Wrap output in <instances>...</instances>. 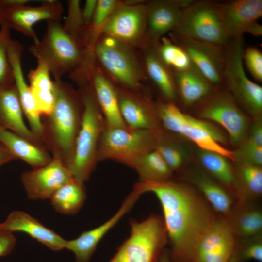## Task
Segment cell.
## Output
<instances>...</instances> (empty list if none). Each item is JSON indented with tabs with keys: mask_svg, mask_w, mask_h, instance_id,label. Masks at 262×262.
Listing matches in <instances>:
<instances>
[{
	"mask_svg": "<svg viewBox=\"0 0 262 262\" xmlns=\"http://www.w3.org/2000/svg\"><path fill=\"white\" fill-rule=\"evenodd\" d=\"M134 187L159 200L173 262H196L198 243L217 218L205 198L190 185L170 180L139 181Z\"/></svg>",
	"mask_w": 262,
	"mask_h": 262,
	"instance_id": "6da1fadb",
	"label": "cell"
},
{
	"mask_svg": "<svg viewBox=\"0 0 262 262\" xmlns=\"http://www.w3.org/2000/svg\"><path fill=\"white\" fill-rule=\"evenodd\" d=\"M55 101L50 114L41 117L42 141L52 157L67 167L74 152L76 138L83 113V104L78 90L62 79H53Z\"/></svg>",
	"mask_w": 262,
	"mask_h": 262,
	"instance_id": "7a4b0ae2",
	"label": "cell"
},
{
	"mask_svg": "<svg viewBox=\"0 0 262 262\" xmlns=\"http://www.w3.org/2000/svg\"><path fill=\"white\" fill-rule=\"evenodd\" d=\"M78 87L83 113L73 157L67 167L72 176L84 184L98 162V147L105 123L90 85L86 82Z\"/></svg>",
	"mask_w": 262,
	"mask_h": 262,
	"instance_id": "3957f363",
	"label": "cell"
},
{
	"mask_svg": "<svg viewBox=\"0 0 262 262\" xmlns=\"http://www.w3.org/2000/svg\"><path fill=\"white\" fill-rule=\"evenodd\" d=\"M92 51L97 64L116 85L135 91L144 89L147 80L137 49L101 34Z\"/></svg>",
	"mask_w": 262,
	"mask_h": 262,
	"instance_id": "277c9868",
	"label": "cell"
},
{
	"mask_svg": "<svg viewBox=\"0 0 262 262\" xmlns=\"http://www.w3.org/2000/svg\"><path fill=\"white\" fill-rule=\"evenodd\" d=\"M46 22L43 37L32 44L28 50L37 62L48 67L53 79H60L81 65L87 49L68 33L61 21Z\"/></svg>",
	"mask_w": 262,
	"mask_h": 262,
	"instance_id": "5b68a950",
	"label": "cell"
},
{
	"mask_svg": "<svg viewBox=\"0 0 262 262\" xmlns=\"http://www.w3.org/2000/svg\"><path fill=\"white\" fill-rule=\"evenodd\" d=\"M159 119L168 131L195 143L201 149L215 151L233 161L232 152L221 146L227 139L213 124L183 113L178 105L158 99L155 101Z\"/></svg>",
	"mask_w": 262,
	"mask_h": 262,
	"instance_id": "8992f818",
	"label": "cell"
},
{
	"mask_svg": "<svg viewBox=\"0 0 262 262\" xmlns=\"http://www.w3.org/2000/svg\"><path fill=\"white\" fill-rule=\"evenodd\" d=\"M243 36L230 38L224 46L223 82L239 107L253 118L262 117V87L248 78L244 68Z\"/></svg>",
	"mask_w": 262,
	"mask_h": 262,
	"instance_id": "52a82bcc",
	"label": "cell"
},
{
	"mask_svg": "<svg viewBox=\"0 0 262 262\" xmlns=\"http://www.w3.org/2000/svg\"><path fill=\"white\" fill-rule=\"evenodd\" d=\"M130 235L108 262H156L168 241L162 218L131 220Z\"/></svg>",
	"mask_w": 262,
	"mask_h": 262,
	"instance_id": "ba28073f",
	"label": "cell"
},
{
	"mask_svg": "<svg viewBox=\"0 0 262 262\" xmlns=\"http://www.w3.org/2000/svg\"><path fill=\"white\" fill-rule=\"evenodd\" d=\"M170 33L221 46L230 39L223 20L220 1L211 0H193L183 9Z\"/></svg>",
	"mask_w": 262,
	"mask_h": 262,
	"instance_id": "9c48e42d",
	"label": "cell"
},
{
	"mask_svg": "<svg viewBox=\"0 0 262 262\" xmlns=\"http://www.w3.org/2000/svg\"><path fill=\"white\" fill-rule=\"evenodd\" d=\"M160 130L105 127L98 142L97 161L113 160L130 166L136 158L155 149Z\"/></svg>",
	"mask_w": 262,
	"mask_h": 262,
	"instance_id": "30bf717a",
	"label": "cell"
},
{
	"mask_svg": "<svg viewBox=\"0 0 262 262\" xmlns=\"http://www.w3.org/2000/svg\"><path fill=\"white\" fill-rule=\"evenodd\" d=\"M192 107L200 118L223 127L234 145L238 147L246 139L249 128L248 117L225 88L215 89Z\"/></svg>",
	"mask_w": 262,
	"mask_h": 262,
	"instance_id": "8fae6325",
	"label": "cell"
},
{
	"mask_svg": "<svg viewBox=\"0 0 262 262\" xmlns=\"http://www.w3.org/2000/svg\"><path fill=\"white\" fill-rule=\"evenodd\" d=\"M146 1L135 4L120 0L102 25L101 34L111 36L137 49L144 47L147 44Z\"/></svg>",
	"mask_w": 262,
	"mask_h": 262,
	"instance_id": "7c38bea8",
	"label": "cell"
},
{
	"mask_svg": "<svg viewBox=\"0 0 262 262\" xmlns=\"http://www.w3.org/2000/svg\"><path fill=\"white\" fill-rule=\"evenodd\" d=\"M169 39L186 53L193 65L214 89L225 88L224 46L196 40L174 33Z\"/></svg>",
	"mask_w": 262,
	"mask_h": 262,
	"instance_id": "4fadbf2b",
	"label": "cell"
},
{
	"mask_svg": "<svg viewBox=\"0 0 262 262\" xmlns=\"http://www.w3.org/2000/svg\"><path fill=\"white\" fill-rule=\"evenodd\" d=\"M115 86L120 113L128 127L153 131L160 130V121L155 101L145 88L135 91Z\"/></svg>",
	"mask_w": 262,
	"mask_h": 262,
	"instance_id": "5bb4252c",
	"label": "cell"
},
{
	"mask_svg": "<svg viewBox=\"0 0 262 262\" xmlns=\"http://www.w3.org/2000/svg\"><path fill=\"white\" fill-rule=\"evenodd\" d=\"M68 167L59 159L53 158L47 164L24 172L21 183L29 199H50L62 186L71 180Z\"/></svg>",
	"mask_w": 262,
	"mask_h": 262,
	"instance_id": "9a60e30c",
	"label": "cell"
},
{
	"mask_svg": "<svg viewBox=\"0 0 262 262\" xmlns=\"http://www.w3.org/2000/svg\"><path fill=\"white\" fill-rule=\"evenodd\" d=\"M4 21L11 29L31 38L33 43L39 40L33 26L41 21H61L63 4L57 0H46L39 6L28 4L3 8Z\"/></svg>",
	"mask_w": 262,
	"mask_h": 262,
	"instance_id": "2e32d148",
	"label": "cell"
},
{
	"mask_svg": "<svg viewBox=\"0 0 262 262\" xmlns=\"http://www.w3.org/2000/svg\"><path fill=\"white\" fill-rule=\"evenodd\" d=\"M236 239L226 220L217 217L198 243L196 262H229Z\"/></svg>",
	"mask_w": 262,
	"mask_h": 262,
	"instance_id": "e0dca14e",
	"label": "cell"
},
{
	"mask_svg": "<svg viewBox=\"0 0 262 262\" xmlns=\"http://www.w3.org/2000/svg\"><path fill=\"white\" fill-rule=\"evenodd\" d=\"M141 195L134 187L120 208L108 220L94 229L83 232L74 239L66 241L65 248L74 253L76 262H89L100 241L131 209Z\"/></svg>",
	"mask_w": 262,
	"mask_h": 262,
	"instance_id": "ac0fdd59",
	"label": "cell"
},
{
	"mask_svg": "<svg viewBox=\"0 0 262 262\" xmlns=\"http://www.w3.org/2000/svg\"><path fill=\"white\" fill-rule=\"evenodd\" d=\"M192 0H147V43L156 44L165 34L174 31L177 25L182 10Z\"/></svg>",
	"mask_w": 262,
	"mask_h": 262,
	"instance_id": "d6986e66",
	"label": "cell"
},
{
	"mask_svg": "<svg viewBox=\"0 0 262 262\" xmlns=\"http://www.w3.org/2000/svg\"><path fill=\"white\" fill-rule=\"evenodd\" d=\"M24 50V46L20 42L11 39L7 47V53L13 72L14 83L30 129L42 142L43 124L41 116L35 105L29 85L25 80L22 66Z\"/></svg>",
	"mask_w": 262,
	"mask_h": 262,
	"instance_id": "ffe728a7",
	"label": "cell"
},
{
	"mask_svg": "<svg viewBox=\"0 0 262 262\" xmlns=\"http://www.w3.org/2000/svg\"><path fill=\"white\" fill-rule=\"evenodd\" d=\"M155 44L147 43L138 49L147 81L160 94L159 99L178 105L173 71L159 57Z\"/></svg>",
	"mask_w": 262,
	"mask_h": 262,
	"instance_id": "44dd1931",
	"label": "cell"
},
{
	"mask_svg": "<svg viewBox=\"0 0 262 262\" xmlns=\"http://www.w3.org/2000/svg\"><path fill=\"white\" fill-rule=\"evenodd\" d=\"M222 16L230 38L243 36L247 28L262 16V0L220 1Z\"/></svg>",
	"mask_w": 262,
	"mask_h": 262,
	"instance_id": "7402d4cb",
	"label": "cell"
},
{
	"mask_svg": "<svg viewBox=\"0 0 262 262\" xmlns=\"http://www.w3.org/2000/svg\"><path fill=\"white\" fill-rule=\"evenodd\" d=\"M18 92L14 84H0V125L36 144L44 146L26 125Z\"/></svg>",
	"mask_w": 262,
	"mask_h": 262,
	"instance_id": "603a6c76",
	"label": "cell"
},
{
	"mask_svg": "<svg viewBox=\"0 0 262 262\" xmlns=\"http://www.w3.org/2000/svg\"><path fill=\"white\" fill-rule=\"evenodd\" d=\"M0 229L13 233L15 231L26 233L54 251L65 248L66 240L22 211H15L11 213L6 219L0 223Z\"/></svg>",
	"mask_w": 262,
	"mask_h": 262,
	"instance_id": "cb8c5ba5",
	"label": "cell"
},
{
	"mask_svg": "<svg viewBox=\"0 0 262 262\" xmlns=\"http://www.w3.org/2000/svg\"><path fill=\"white\" fill-rule=\"evenodd\" d=\"M172 70L178 100L186 107H192L215 90L194 65Z\"/></svg>",
	"mask_w": 262,
	"mask_h": 262,
	"instance_id": "d4e9b609",
	"label": "cell"
},
{
	"mask_svg": "<svg viewBox=\"0 0 262 262\" xmlns=\"http://www.w3.org/2000/svg\"><path fill=\"white\" fill-rule=\"evenodd\" d=\"M0 142L15 157L27 163L32 169L43 166L52 157L46 148L0 126Z\"/></svg>",
	"mask_w": 262,
	"mask_h": 262,
	"instance_id": "484cf974",
	"label": "cell"
},
{
	"mask_svg": "<svg viewBox=\"0 0 262 262\" xmlns=\"http://www.w3.org/2000/svg\"><path fill=\"white\" fill-rule=\"evenodd\" d=\"M187 179L199 190L205 199L214 211L224 217L230 213L234 207L231 196L210 175L204 171L196 169L190 172Z\"/></svg>",
	"mask_w": 262,
	"mask_h": 262,
	"instance_id": "4316f807",
	"label": "cell"
},
{
	"mask_svg": "<svg viewBox=\"0 0 262 262\" xmlns=\"http://www.w3.org/2000/svg\"><path fill=\"white\" fill-rule=\"evenodd\" d=\"M37 62L27 77L37 110L41 116H45L50 114L54 106V85L48 67L42 63Z\"/></svg>",
	"mask_w": 262,
	"mask_h": 262,
	"instance_id": "83f0119b",
	"label": "cell"
},
{
	"mask_svg": "<svg viewBox=\"0 0 262 262\" xmlns=\"http://www.w3.org/2000/svg\"><path fill=\"white\" fill-rule=\"evenodd\" d=\"M227 221L236 237L244 239L260 235L262 230V213L255 207L239 204L226 217Z\"/></svg>",
	"mask_w": 262,
	"mask_h": 262,
	"instance_id": "f1b7e54d",
	"label": "cell"
},
{
	"mask_svg": "<svg viewBox=\"0 0 262 262\" xmlns=\"http://www.w3.org/2000/svg\"><path fill=\"white\" fill-rule=\"evenodd\" d=\"M234 169V195L239 203L259 197L262 194L261 166L236 163Z\"/></svg>",
	"mask_w": 262,
	"mask_h": 262,
	"instance_id": "f546056e",
	"label": "cell"
},
{
	"mask_svg": "<svg viewBox=\"0 0 262 262\" xmlns=\"http://www.w3.org/2000/svg\"><path fill=\"white\" fill-rule=\"evenodd\" d=\"M138 173L139 182H164L170 180L173 171L161 155L153 150L136 158L130 164Z\"/></svg>",
	"mask_w": 262,
	"mask_h": 262,
	"instance_id": "4dcf8cb0",
	"label": "cell"
},
{
	"mask_svg": "<svg viewBox=\"0 0 262 262\" xmlns=\"http://www.w3.org/2000/svg\"><path fill=\"white\" fill-rule=\"evenodd\" d=\"M85 199L84 184L74 178L59 188L50 198L56 211L67 215L76 213Z\"/></svg>",
	"mask_w": 262,
	"mask_h": 262,
	"instance_id": "1f68e13d",
	"label": "cell"
},
{
	"mask_svg": "<svg viewBox=\"0 0 262 262\" xmlns=\"http://www.w3.org/2000/svg\"><path fill=\"white\" fill-rule=\"evenodd\" d=\"M198 157L208 173L234 193V169L227 157L215 151L201 149L198 152Z\"/></svg>",
	"mask_w": 262,
	"mask_h": 262,
	"instance_id": "d6a6232c",
	"label": "cell"
},
{
	"mask_svg": "<svg viewBox=\"0 0 262 262\" xmlns=\"http://www.w3.org/2000/svg\"><path fill=\"white\" fill-rule=\"evenodd\" d=\"M155 45L159 57L172 70H183L193 65L185 51L169 38L163 37Z\"/></svg>",
	"mask_w": 262,
	"mask_h": 262,
	"instance_id": "836d02e7",
	"label": "cell"
},
{
	"mask_svg": "<svg viewBox=\"0 0 262 262\" xmlns=\"http://www.w3.org/2000/svg\"><path fill=\"white\" fill-rule=\"evenodd\" d=\"M154 150L161 155L172 171L180 169L186 158V153L184 148L166 136L161 130L158 132Z\"/></svg>",
	"mask_w": 262,
	"mask_h": 262,
	"instance_id": "e575fe53",
	"label": "cell"
},
{
	"mask_svg": "<svg viewBox=\"0 0 262 262\" xmlns=\"http://www.w3.org/2000/svg\"><path fill=\"white\" fill-rule=\"evenodd\" d=\"M11 30L6 22L0 27V84H14L12 68L7 53V47L11 40Z\"/></svg>",
	"mask_w": 262,
	"mask_h": 262,
	"instance_id": "d590c367",
	"label": "cell"
},
{
	"mask_svg": "<svg viewBox=\"0 0 262 262\" xmlns=\"http://www.w3.org/2000/svg\"><path fill=\"white\" fill-rule=\"evenodd\" d=\"M67 14L63 26L84 46L83 40L86 28L82 17L81 2L79 0H69L67 1Z\"/></svg>",
	"mask_w": 262,
	"mask_h": 262,
	"instance_id": "8d00e7d4",
	"label": "cell"
},
{
	"mask_svg": "<svg viewBox=\"0 0 262 262\" xmlns=\"http://www.w3.org/2000/svg\"><path fill=\"white\" fill-rule=\"evenodd\" d=\"M247 240L242 246H236L229 262H246L249 260L262 262V241L260 235Z\"/></svg>",
	"mask_w": 262,
	"mask_h": 262,
	"instance_id": "74e56055",
	"label": "cell"
},
{
	"mask_svg": "<svg viewBox=\"0 0 262 262\" xmlns=\"http://www.w3.org/2000/svg\"><path fill=\"white\" fill-rule=\"evenodd\" d=\"M232 152L233 161L236 163L262 166V147L243 142Z\"/></svg>",
	"mask_w": 262,
	"mask_h": 262,
	"instance_id": "f35d334b",
	"label": "cell"
},
{
	"mask_svg": "<svg viewBox=\"0 0 262 262\" xmlns=\"http://www.w3.org/2000/svg\"><path fill=\"white\" fill-rule=\"evenodd\" d=\"M243 61L253 78L262 81V53L256 47L249 46L244 49Z\"/></svg>",
	"mask_w": 262,
	"mask_h": 262,
	"instance_id": "ab89813d",
	"label": "cell"
},
{
	"mask_svg": "<svg viewBox=\"0 0 262 262\" xmlns=\"http://www.w3.org/2000/svg\"><path fill=\"white\" fill-rule=\"evenodd\" d=\"M243 142L262 147V117L254 118L252 126L249 128L247 136Z\"/></svg>",
	"mask_w": 262,
	"mask_h": 262,
	"instance_id": "60d3db41",
	"label": "cell"
},
{
	"mask_svg": "<svg viewBox=\"0 0 262 262\" xmlns=\"http://www.w3.org/2000/svg\"><path fill=\"white\" fill-rule=\"evenodd\" d=\"M16 243V239L13 232L0 229V257L10 254Z\"/></svg>",
	"mask_w": 262,
	"mask_h": 262,
	"instance_id": "b9f144b4",
	"label": "cell"
},
{
	"mask_svg": "<svg viewBox=\"0 0 262 262\" xmlns=\"http://www.w3.org/2000/svg\"><path fill=\"white\" fill-rule=\"evenodd\" d=\"M97 2L98 0H87L82 8V17L86 28L91 22Z\"/></svg>",
	"mask_w": 262,
	"mask_h": 262,
	"instance_id": "7bdbcfd3",
	"label": "cell"
},
{
	"mask_svg": "<svg viewBox=\"0 0 262 262\" xmlns=\"http://www.w3.org/2000/svg\"><path fill=\"white\" fill-rule=\"evenodd\" d=\"M14 160H16L15 157L0 142V167L4 164Z\"/></svg>",
	"mask_w": 262,
	"mask_h": 262,
	"instance_id": "ee69618b",
	"label": "cell"
},
{
	"mask_svg": "<svg viewBox=\"0 0 262 262\" xmlns=\"http://www.w3.org/2000/svg\"><path fill=\"white\" fill-rule=\"evenodd\" d=\"M30 0H0V6L2 8L28 4Z\"/></svg>",
	"mask_w": 262,
	"mask_h": 262,
	"instance_id": "f6af8a7d",
	"label": "cell"
},
{
	"mask_svg": "<svg viewBox=\"0 0 262 262\" xmlns=\"http://www.w3.org/2000/svg\"><path fill=\"white\" fill-rule=\"evenodd\" d=\"M246 33L255 36H261L262 35V26L257 21L254 22L247 28Z\"/></svg>",
	"mask_w": 262,
	"mask_h": 262,
	"instance_id": "bcb514c9",
	"label": "cell"
},
{
	"mask_svg": "<svg viewBox=\"0 0 262 262\" xmlns=\"http://www.w3.org/2000/svg\"><path fill=\"white\" fill-rule=\"evenodd\" d=\"M156 262H173L171 260L169 252L164 249Z\"/></svg>",
	"mask_w": 262,
	"mask_h": 262,
	"instance_id": "7dc6e473",
	"label": "cell"
},
{
	"mask_svg": "<svg viewBox=\"0 0 262 262\" xmlns=\"http://www.w3.org/2000/svg\"><path fill=\"white\" fill-rule=\"evenodd\" d=\"M4 22L3 9L1 6H0V27Z\"/></svg>",
	"mask_w": 262,
	"mask_h": 262,
	"instance_id": "c3c4849f",
	"label": "cell"
},
{
	"mask_svg": "<svg viewBox=\"0 0 262 262\" xmlns=\"http://www.w3.org/2000/svg\"></svg>",
	"mask_w": 262,
	"mask_h": 262,
	"instance_id": "681fc988",
	"label": "cell"
}]
</instances>
